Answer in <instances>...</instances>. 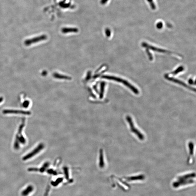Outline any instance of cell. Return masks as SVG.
Returning <instances> with one entry per match:
<instances>
[{"mask_svg":"<svg viewBox=\"0 0 196 196\" xmlns=\"http://www.w3.org/2000/svg\"><path fill=\"white\" fill-rule=\"evenodd\" d=\"M24 126V121H23L22 123L21 124L19 127L17 134L15 137L14 147V148L16 150H18L19 148V144L20 143L24 144L26 142V140L22 133Z\"/></svg>","mask_w":196,"mask_h":196,"instance_id":"1","label":"cell"},{"mask_svg":"<svg viewBox=\"0 0 196 196\" xmlns=\"http://www.w3.org/2000/svg\"><path fill=\"white\" fill-rule=\"evenodd\" d=\"M102 78H104V79H107L114 80L117 81V82L122 83V84H124V85H125L126 86H127L128 88L130 89L135 94H139V91H138V90L136 88H135L134 86H133L132 85H131V84H130V83H129L127 81L123 79H122L121 78H117V77H115V76L106 75L103 76H102Z\"/></svg>","mask_w":196,"mask_h":196,"instance_id":"2","label":"cell"},{"mask_svg":"<svg viewBox=\"0 0 196 196\" xmlns=\"http://www.w3.org/2000/svg\"><path fill=\"white\" fill-rule=\"evenodd\" d=\"M44 145L43 143H41L39 144L34 149L31 151V152H30L29 153L27 154L23 157L22 158L23 161H27V160L30 159V158H32L33 157L35 156L39 153L41 151L44 149Z\"/></svg>","mask_w":196,"mask_h":196,"instance_id":"3","label":"cell"},{"mask_svg":"<svg viewBox=\"0 0 196 196\" xmlns=\"http://www.w3.org/2000/svg\"><path fill=\"white\" fill-rule=\"evenodd\" d=\"M3 114H22L24 115H30L31 112L28 111L23 110H14V109H5L2 111Z\"/></svg>","mask_w":196,"mask_h":196,"instance_id":"4","label":"cell"},{"mask_svg":"<svg viewBox=\"0 0 196 196\" xmlns=\"http://www.w3.org/2000/svg\"><path fill=\"white\" fill-rule=\"evenodd\" d=\"M47 38V37L45 35H41L40 36L32 38V39L26 40L24 41V44L26 46H29L32 44H34V43H38L40 41L45 40Z\"/></svg>","mask_w":196,"mask_h":196,"instance_id":"5","label":"cell"},{"mask_svg":"<svg viewBox=\"0 0 196 196\" xmlns=\"http://www.w3.org/2000/svg\"><path fill=\"white\" fill-rule=\"evenodd\" d=\"M195 182L192 179L185 180H178V181L174 182L173 186L175 188H177L181 186L185 185L187 184H192Z\"/></svg>","mask_w":196,"mask_h":196,"instance_id":"6","label":"cell"},{"mask_svg":"<svg viewBox=\"0 0 196 196\" xmlns=\"http://www.w3.org/2000/svg\"><path fill=\"white\" fill-rule=\"evenodd\" d=\"M166 79H167L168 80L170 81H173V82L177 83V84H179L183 86H185V87H186V88H188V89H191L192 90V91H195V89H194V88H192L191 87H190L189 86L186 85L185 83L182 82L181 81H180L179 80L175 79V78H171V77H168V76H166Z\"/></svg>","mask_w":196,"mask_h":196,"instance_id":"7","label":"cell"},{"mask_svg":"<svg viewBox=\"0 0 196 196\" xmlns=\"http://www.w3.org/2000/svg\"><path fill=\"white\" fill-rule=\"evenodd\" d=\"M142 46L143 47L149 48V49H151V50H152L155 51L162 52V53H170V52L168 51L156 48V47H154V46H151V45H150L148 44L147 43H142Z\"/></svg>","mask_w":196,"mask_h":196,"instance_id":"8","label":"cell"},{"mask_svg":"<svg viewBox=\"0 0 196 196\" xmlns=\"http://www.w3.org/2000/svg\"><path fill=\"white\" fill-rule=\"evenodd\" d=\"M34 187L32 185H29L22 191L21 195L22 196H28L34 190Z\"/></svg>","mask_w":196,"mask_h":196,"instance_id":"9","label":"cell"},{"mask_svg":"<svg viewBox=\"0 0 196 196\" xmlns=\"http://www.w3.org/2000/svg\"><path fill=\"white\" fill-rule=\"evenodd\" d=\"M195 177V174H187L184 176H180L178 178V180H185L190 179L191 178Z\"/></svg>","mask_w":196,"mask_h":196,"instance_id":"10","label":"cell"},{"mask_svg":"<svg viewBox=\"0 0 196 196\" xmlns=\"http://www.w3.org/2000/svg\"><path fill=\"white\" fill-rule=\"evenodd\" d=\"M53 77L58 79H63L71 80V78L69 76H66L62 74H59L57 73H55L53 74Z\"/></svg>","mask_w":196,"mask_h":196,"instance_id":"11","label":"cell"},{"mask_svg":"<svg viewBox=\"0 0 196 196\" xmlns=\"http://www.w3.org/2000/svg\"><path fill=\"white\" fill-rule=\"evenodd\" d=\"M144 178L143 176L142 175L140 176H134V177H130L128 179V180L130 181H133V180H143Z\"/></svg>","mask_w":196,"mask_h":196,"instance_id":"12","label":"cell"},{"mask_svg":"<svg viewBox=\"0 0 196 196\" xmlns=\"http://www.w3.org/2000/svg\"><path fill=\"white\" fill-rule=\"evenodd\" d=\"M183 70H184V68L183 67H180L177 68L176 70L174 71L173 72L171 73V74H174V75H176L178 73L183 71Z\"/></svg>","mask_w":196,"mask_h":196,"instance_id":"13","label":"cell"},{"mask_svg":"<svg viewBox=\"0 0 196 196\" xmlns=\"http://www.w3.org/2000/svg\"><path fill=\"white\" fill-rule=\"evenodd\" d=\"M105 86V83H102L101 85L100 95V97L101 98H102L103 97Z\"/></svg>","mask_w":196,"mask_h":196,"instance_id":"14","label":"cell"},{"mask_svg":"<svg viewBox=\"0 0 196 196\" xmlns=\"http://www.w3.org/2000/svg\"><path fill=\"white\" fill-rule=\"evenodd\" d=\"M147 1L148 2L150 3L152 9L153 10H155L156 8V6H155L154 3L153 2V0H147Z\"/></svg>","mask_w":196,"mask_h":196,"instance_id":"15","label":"cell"},{"mask_svg":"<svg viewBox=\"0 0 196 196\" xmlns=\"http://www.w3.org/2000/svg\"><path fill=\"white\" fill-rule=\"evenodd\" d=\"M29 104H30V102H29V101L26 100L23 103V106L25 108H27L29 107Z\"/></svg>","mask_w":196,"mask_h":196,"instance_id":"16","label":"cell"},{"mask_svg":"<svg viewBox=\"0 0 196 196\" xmlns=\"http://www.w3.org/2000/svg\"><path fill=\"white\" fill-rule=\"evenodd\" d=\"M63 32L64 33H68L69 32L71 31V32H74V31H77V30L75 29H63Z\"/></svg>","mask_w":196,"mask_h":196,"instance_id":"17","label":"cell"},{"mask_svg":"<svg viewBox=\"0 0 196 196\" xmlns=\"http://www.w3.org/2000/svg\"><path fill=\"white\" fill-rule=\"evenodd\" d=\"M157 27L159 29H160L162 28L163 27V24L161 22H159L157 24Z\"/></svg>","mask_w":196,"mask_h":196,"instance_id":"18","label":"cell"},{"mask_svg":"<svg viewBox=\"0 0 196 196\" xmlns=\"http://www.w3.org/2000/svg\"><path fill=\"white\" fill-rule=\"evenodd\" d=\"M3 100V97H0V103H1V102H2Z\"/></svg>","mask_w":196,"mask_h":196,"instance_id":"19","label":"cell"}]
</instances>
